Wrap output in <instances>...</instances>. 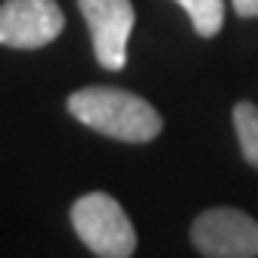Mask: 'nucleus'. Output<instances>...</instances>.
<instances>
[{"instance_id":"7ed1b4c3","label":"nucleus","mask_w":258,"mask_h":258,"mask_svg":"<svg viewBox=\"0 0 258 258\" xmlns=\"http://www.w3.org/2000/svg\"><path fill=\"white\" fill-rule=\"evenodd\" d=\"M66 28V13L56 0H4L0 4V47L41 50Z\"/></svg>"},{"instance_id":"20e7f679","label":"nucleus","mask_w":258,"mask_h":258,"mask_svg":"<svg viewBox=\"0 0 258 258\" xmlns=\"http://www.w3.org/2000/svg\"><path fill=\"white\" fill-rule=\"evenodd\" d=\"M193 246L209 258L258 255V221L236 209H209L193 221Z\"/></svg>"},{"instance_id":"423d86ee","label":"nucleus","mask_w":258,"mask_h":258,"mask_svg":"<svg viewBox=\"0 0 258 258\" xmlns=\"http://www.w3.org/2000/svg\"><path fill=\"white\" fill-rule=\"evenodd\" d=\"M177 4L187 10L199 38H215L224 25V4L221 0H177Z\"/></svg>"},{"instance_id":"f257e3e1","label":"nucleus","mask_w":258,"mask_h":258,"mask_svg":"<svg viewBox=\"0 0 258 258\" xmlns=\"http://www.w3.org/2000/svg\"><path fill=\"white\" fill-rule=\"evenodd\" d=\"M66 109L81 124L121 143H146L162 131V115L143 97L121 87H106V84L81 87L75 94H69Z\"/></svg>"},{"instance_id":"39448f33","label":"nucleus","mask_w":258,"mask_h":258,"mask_svg":"<svg viewBox=\"0 0 258 258\" xmlns=\"http://www.w3.org/2000/svg\"><path fill=\"white\" fill-rule=\"evenodd\" d=\"M78 10L90 28L94 56L103 69L118 72L127 62V38L134 31L131 0H78Z\"/></svg>"},{"instance_id":"6e6552de","label":"nucleus","mask_w":258,"mask_h":258,"mask_svg":"<svg viewBox=\"0 0 258 258\" xmlns=\"http://www.w3.org/2000/svg\"><path fill=\"white\" fill-rule=\"evenodd\" d=\"M233 7H236L239 16H249V19L258 16V0H233Z\"/></svg>"},{"instance_id":"f03ea898","label":"nucleus","mask_w":258,"mask_h":258,"mask_svg":"<svg viewBox=\"0 0 258 258\" xmlns=\"http://www.w3.org/2000/svg\"><path fill=\"white\" fill-rule=\"evenodd\" d=\"M72 227L100 258H127L137 249L134 224L109 193H84L72 206Z\"/></svg>"},{"instance_id":"0eeeda50","label":"nucleus","mask_w":258,"mask_h":258,"mask_svg":"<svg viewBox=\"0 0 258 258\" xmlns=\"http://www.w3.org/2000/svg\"><path fill=\"white\" fill-rule=\"evenodd\" d=\"M233 124H236L239 150H243L246 162L258 168V106H252V103H236V109H233Z\"/></svg>"}]
</instances>
